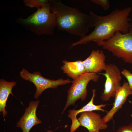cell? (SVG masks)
<instances>
[{"label":"cell","mask_w":132,"mask_h":132,"mask_svg":"<svg viewBox=\"0 0 132 132\" xmlns=\"http://www.w3.org/2000/svg\"><path fill=\"white\" fill-rule=\"evenodd\" d=\"M132 10L131 7L124 9L115 8L109 14L99 16L90 11L89 28L94 27L89 34L80 37L77 41L73 43L69 48L78 45L85 44L91 41L101 46L103 42L112 37L116 32L119 31L123 34L128 33L132 27L129 18Z\"/></svg>","instance_id":"cell-1"},{"label":"cell","mask_w":132,"mask_h":132,"mask_svg":"<svg viewBox=\"0 0 132 132\" xmlns=\"http://www.w3.org/2000/svg\"><path fill=\"white\" fill-rule=\"evenodd\" d=\"M50 11L55 14L59 30L81 37L87 35L90 28L88 15L65 5L60 0H50Z\"/></svg>","instance_id":"cell-2"},{"label":"cell","mask_w":132,"mask_h":132,"mask_svg":"<svg viewBox=\"0 0 132 132\" xmlns=\"http://www.w3.org/2000/svg\"><path fill=\"white\" fill-rule=\"evenodd\" d=\"M19 22L32 32L39 35H52L56 26L55 14L51 11L50 5L42 7Z\"/></svg>","instance_id":"cell-3"},{"label":"cell","mask_w":132,"mask_h":132,"mask_svg":"<svg viewBox=\"0 0 132 132\" xmlns=\"http://www.w3.org/2000/svg\"><path fill=\"white\" fill-rule=\"evenodd\" d=\"M101 46L124 62L132 64V27L125 34L117 31L111 38L104 41Z\"/></svg>","instance_id":"cell-4"},{"label":"cell","mask_w":132,"mask_h":132,"mask_svg":"<svg viewBox=\"0 0 132 132\" xmlns=\"http://www.w3.org/2000/svg\"><path fill=\"white\" fill-rule=\"evenodd\" d=\"M99 77L97 74L86 72L72 81V84L67 91V100L62 114L69 106L74 105L77 100L80 99L83 101L85 99L87 95V87L88 83L91 80L97 82Z\"/></svg>","instance_id":"cell-5"},{"label":"cell","mask_w":132,"mask_h":132,"mask_svg":"<svg viewBox=\"0 0 132 132\" xmlns=\"http://www.w3.org/2000/svg\"><path fill=\"white\" fill-rule=\"evenodd\" d=\"M20 74L22 79L32 83L35 86L36 90L34 97L36 99L38 98L44 90L47 88H55L59 86L72 82V81L69 79H64L61 78L55 80L46 78L43 77L39 71L31 73L24 68L22 69Z\"/></svg>","instance_id":"cell-6"},{"label":"cell","mask_w":132,"mask_h":132,"mask_svg":"<svg viewBox=\"0 0 132 132\" xmlns=\"http://www.w3.org/2000/svg\"><path fill=\"white\" fill-rule=\"evenodd\" d=\"M104 70L105 73L98 74L103 75L106 78L104 89L100 98L103 101H106L111 97H114L117 88L121 86V76L119 68L114 64H106Z\"/></svg>","instance_id":"cell-7"},{"label":"cell","mask_w":132,"mask_h":132,"mask_svg":"<svg viewBox=\"0 0 132 132\" xmlns=\"http://www.w3.org/2000/svg\"><path fill=\"white\" fill-rule=\"evenodd\" d=\"M39 103V100L30 101L28 107L25 109L23 115L16 123L17 127L20 128L22 132H29L33 127L42 123L36 114Z\"/></svg>","instance_id":"cell-8"},{"label":"cell","mask_w":132,"mask_h":132,"mask_svg":"<svg viewBox=\"0 0 132 132\" xmlns=\"http://www.w3.org/2000/svg\"><path fill=\"white\" fill-rule=\"evenodd\" d=\"M132 94V90L128 82H124L122 85L120 86L116 91L112 108L109 111H106V114L102 118L105 123H106L113 119L114 115L122 108L127 97Z\"/></svg>","instance_id":"cell-9"},{"label":"cell","mask_w":132,"mask_h":132,"mask_svg":"<svg viewBox=\"0 0 132 132\" xmlns=\"http://www.w3.org/2000/svg\"><path fill=\"white\" fill-rule=\"evenodd\" d=\"M77 119L80 126L86 128L89 132L105 130L108 127L100 115L92 111H85L80 113Z\"/></svg>","instance_id":"cell-10"},{"label":"cell","mask_w":132,"mask_h":132,"mask_svg":"<svg viewBox=\"0 0 132 132\" xmlns=\"http://www.w3.org/2000/svg\"><path fill=\"white\" fill-rule=\"evenodd\" d=\"M105 59L102 50H93L89 56L83 61L86 72L97 74L104 70L106 65Z\"/></svg>","instance_id":"cell-11"},{"label":"cell","mask_w":132,"mask_h":132,"mask_svg":"<svg viewBox=\"0 0 132 132\" xmlns=\"http://www.w3.org/2000/svg\"><path fill=\"white\" fill-rule=\"evenodd\" d=\"M92 92V95L91 99L86 105L78 110H76L74 109L69 110L68 111L69 114L68 115V116L72 120L70 132L75 131L80 126L77 118H76L78 114L84 112L94 110H100L103 112L106 111L102 108L105 107L107 105V104H101L99 105H96L94 104L93 101L96 95V89H93Z\"/></svg>","instance_id":"cell-12"},{"label":"cell","mask_w":132,"mask_h":132,"mask_svg":"<svg viewBox=\"0 0 132 132\" xmlns=\"http://www.w3.org/2000/svg\"><path fill=\"white\" fill-rule=\"evenodd\" d=\"M62 62L61 70L64 73L73 80L87 72L83 61L81 60L70 62L64 60Z\"/></svg>","instance_id":"cell-13"},{"label":"cell","mask_w":132,"mask_h":132,"mask_svg":"<svg viewBox=\"0 0 132 132\" xmlns=\"http://www.w3.org/2000/svg\"><path fill=\"white\" fill-rule=\"evenodd\" d=\"M16 84L15 81H8L3 79L0 80V112H2L4 119L7 114L5 107L8 98L10 94L14 96L12 90Z\"/></svg>","instance_id":"cell-14"},{"label":"cell","mask_w":132,"mask_h":132,"mask_svg":"<svg viewBox=\"0 0 132 132\" xmlns=\"http://www.w3.org/2000/svg\"><path fill=\"white\" fill-rule=\"evenodd\" d=\"M25 5L31 8H36L37 9L50 5V0H24Z\"/></svg>","instance_id":"cell-15"},{"label":"cell","mask_w":132,"mask_h":132,"mask_svg":"<svg viewBox=\"0 0 132 132\" xmlns=\"http://www.w3.org/2000/svg\"><path fill=\"white\" fill-rule=\"evenodd\" d=\"M90 1L100 6L105 10L110 8V1L108 0H91Z\"/></svg>","instance_id":"cell-16"},{"label":"cell","mask_w":132,"mask_h":132,"mask_svg":"<svg viewBox=\"0 0 132 132\" xmlns=\"http://www.w3.org/2000/svg\"><path fill=\"white\" fill-rule=\"evenodd\" d=\"M121 73L127 79L129 86L132 90V73L130 71L125 69L121 72Z\"/></svg>","instance_id":"cell-17"},{"label":"cell","mask_w":132,"mask_h":132,"mask_svg":"<svg viewBox=\"0 0 132 132\" xmlns=\"http://www.w3.org/2000/svg\"><path fill=\"white\" fill-rule=\"evenodd\" d=\"M116 132H132V123L119 127Z\"/></svg>","instance_id":"cell-18"},{"label":"cell","mask_w":132,"mask_h":132,"mask_svg":"<svg viewBox=\"0 0 132 132\" xmlns=\"http://www.w3.org/2000/svg\"><path fill=\"white\" fill-rule=\"evenodd\" d=\"M46 132H52V131L50 130H48Z\"/></svg>","instance_id":"cell-19"},{"label":"cell","mask_w":132,"mask_h":132,"mask_svg":"<svg viewBox=\"0 0 132 132\" xmlns=\"http://www.w3.org/2000/svg\"><path fill=\"white\" fill-rule=\"evenodd\" d=\"M87 132H89L88 131ZM91 132H99V131H96Z\"/></svg>","instance_id":"cell-20"}]
</instances>
